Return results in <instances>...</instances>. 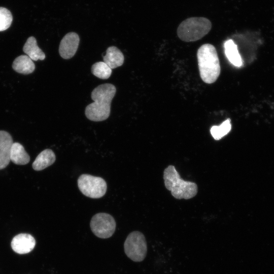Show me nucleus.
Instances as JSON below:
<instances>
[{"label":"nucleus","mask_w":274,"mask_h":274,"mask_svg":"<svg viewBox=\"0 0 274 274\" xmlns=\"http://www.w3.org/2000/svg\"><path fill=\"white\" fill-rule=\"evenodd\" d=\"M13 139L7 131L0 130V169L5 168L10 160V152Z\"/></svg>","instance_id":"nucleus-10"},{"label":"nucleus","mask_w":274,"mask_h":274,"mask_svg":"<svg viewBox=\"0 0 274 274\" xmlns=\"http://www.w3.org/2000/svg\"><path fill=\"white\" fill-rule=\"evenodd\" d=\"M231 129L230 119H227L219 126H213L210 129L211 134L216 140H219L227 134Z\"/></svg>","instance_id":"nucleus-17"},{"label":"nucleus","mask_w":274,"mask_h":274,"mask_svg":"<svg viewBox=\"0 0 274 274\" xmlns=\"http://www.w3.org/2000/svg\"><path fill=\"white\" fill-rule=\"evenodd\" d=\"M13 68L17 73L23 74H29L32 73L35 68V65L27 55H20L14 60Z\"/></svg>","instance_id":"nucleus-15"},{"label":"nucleus","mask_w":274,"mask_h":274,"mask_svg":"<svg viewBox=\"0 0 274 274\" xmlns=\"http://www.w3.org/2000/svg\"><path fill=\"white\" fill-rule=\"evenodd\" d=\"M116 92L115 86L110 83L95 87L91 94L93 102L85 108V114L90 120L95 122L106 120L110 116L111 101Z\"/></svg>","instance_id":"nucleus-1"},{"label":"nucleus","mask_w":274,"mask_h":274,"mask_svg":"<svg viewBox=\"0 0 274 274\" xmlns=\"http://www.w3.org/2000/svg\"><path fill=\"white\" fill-rule=\"evenodd\" d=\"M80 38L74 32L66 33L60 41L59 53L60 56L65 59L73 57L78 48Z\"/></svg>","instance_id":"nucleus-8"},{"label":"nucleus","mask_w":274,"mask_h":274,"mask_svg":"<svg viewBox=\"0 0 274 274\" xmlns=\"http://www.w3.org/2000/svg\"><path fill=\"white\" fill-rule=\"evenodd\" d=\"M10 160L17 165H25L30 160L29 155L19 143H13L10 152Z\"/></svg>","instance_id":"nucleus-14"},{"label":"nucleus","mask_w":274,"mask_h":274,"mask_svg":"<svg viewBox=\"0 0 274 274\" xmlns=\"http://www.w3.org/2000/svg\"><path fill=\"white\" fill-rule=\"evenodd\" d=\"M105 62L111 69L121 66L124 62V57L122 52L115 46H110L106 50L103 56Z\"/></svg>","instance_id":"nucleus-11"},{"label":"nucleus","mask_w":274,"mask_h":274,"mask_svg":"<svg viewBox=\"0 0 274 274\" xmlns=\"http://www.w3.org/2000/svg\"><path fill=\"white\" fill-rule=\"evenodd\" d=\"M124 249L126 256L131 260H144L147 255V246L143 233L138 231L130 232L125 241Z\"/></svg>","instance_id":"nucleus-5"},{"label":"nucleus","mask_w":274,"mask_h":274,"mask_svg":"<svg viewBox=\"0 0 274 274\" xmlns=\"http://www.w3.org/2000/svg\"><path fill=\"white\" fill-rule=\"evenodd\" d=\"M55 159L56 156L53 151L46 149L37 156L32 164V168L37 171L42 170L54 163Z\"/></svg>","instance_id":"nucleus-12"},{"label":"nucleus","mask_w":274,"mask_h":274,"mask_svg":"<svg viewBox=\"0 0 274 274\" xmlns=\"http://www.w3.org/2000/svg\"><path fill=\"white\" fill-rule=\"evenodd\" d=\"M225 53L230 62L234 66L241 67L243 65L241 56L237 47L232 40H228L224 43Z\"/></svg>","instance_id":"nucleus-16"},{"label":"nucleus","mask_w":274,"mask_h":274,"mask_svg":"<svg viewBox=\"0 0 274 274\" xmlns=\"http://www.w3.org/2000/svg\"><path fill=\"white\" fill-rule=\"evenodd\" d=\"M116 222L111 215L99 213L94 215L90 221V227L95 235L101 238L112 236L116 229Z\"/></svg>","instance_id":"nucleus-7"},{"label":"nucleus","mask_w":274,"mask_h":274,"mask_svg":"<svg viewBox=\"0 0 274 274\" xmlns=\"http://www.w3.org/2000/svg\"><path fill=\"white\" fill-rule=\"evenodd\" d=\"M13 21L11 12L6 8L0 7V31L7 29Z\"/></svg>","instance_id":"nucleus-19"},{"label":"nucleus","mask_w":274,"mask_h":274,"mask_svg":"<svg viewBox=\"0 0 274 274\" xmlns=\"http://www.w3.org/2000/svg\"><path fill=\"white\" fill-rule=\"evenodd\" d=\"M211 28L212 23L208 18L193 17L183 21L178 26L177 33L184 42H195L207 35Z\"/></svg>","instance_id":"nucleus-4"},{"label":"nucleus","mask_w":274,"mask_h":274,"mask_svg":"<svg viewBox=\"0 0 274 274\" xmlns=\"http://www.w3.org/2000/svg\"><path fill=\"white\" fill-rule=\"evenodd\" d=\"M23 50L32 60H43L46 57L45 53L38 47L36 39L33 37H30L27 39Z\"/></svg>","instance_id":"nucleus-13"},{"label":"nucleus","mask_w":274,"mask_h":274,"mask_svg":"<svg viewBox=\"0 0 274 274\" xmlns=\"http://www.w3.org/2000/svg\"><path fill=\"white\" fill-rule=\"evenodd\" d=\"M91 73L98 78L107 79L111 75L112 69L105 62L99 61L92 65Z\"/></svg>","instance_id":"nucleus-18"},{"label":"nucleus","mask_w":274,"mask_h":274,"mask_svg":"<svg viewBox=\"0 0 274 274\" xmlns=\"http://www.w3.org/2000/svg\"><path fill=\"white\" fill-rule=\"evenodd\" d=\"M78 186L84 195L92 198L102 197L107 188V183L104 179L88 174H83L79 177Z\"/></svg>","instance_id":"nucleus-6"},{"label":"nucleus","mask_w":274,"mask_h":274,"mask_svg":"<svg viewBox=\"0 0 274 274\" xmlns=\"http://www.w3.org/2000/svg\"><path fill=\"white\" fill-rule=\"evenodd\" d=\"M197 58L201 80L207 84L214 83L221 72L220 61L215 47L210 44L201 45L197 50Z\"/></svg>","instance_id":"nucleus-2"},{"label":"nucleus","mask_w":274,"mask_h":274,"mask_svg":"<svg viewBox=\"0 0 274 274\" xmlns=\"http://www.w3.org/2000/svg\"><path fill=\"white\" fill-rule=\"evenodd\" d=\"M163 178L165 188L176 199H191L197 193V184L183 180L174 165H169L165 168Z\"/></svg>","instance_id":"nucleus-3"},{"label":"nucleus","mask_w":274,"mask_h":274,"mask_svg":"<svg viewBox=\"0 0 274 274\" xmlns=\"http://www.w3.org/2000/svg\"><path fill=\"white\" fill-rule=\"evenodd\" d=\"M11 247L16 253L20 254L28 253L35 247L36 240L30 234L20 233L15 236L11 241Z\"/></svg>","instance_id":"nucleus-9"}]
</instances>
